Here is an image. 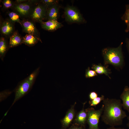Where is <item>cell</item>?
Returning <instances> with one entry per match:
<instances>
[{"label":"cell","mask_w":129,"mask_h":129,"mask_svg":"<svg viewBox=\"0 0 129 129\" xmlns=\"http://www.w3.org/2000/svg\"><path fill=\"white\" fill-rule=\"evenodd\" d=\"M102 102L104 108L101 117L102 121L110 127L122 125L123 120L127 115L122 109L121 100L119 99L106 98Z\"/></svg>","instance_id":"cell-1"},{"label":"cell","mask_w":129,"mask_h":129,"mask_svg":"<svg viewBox=\"0 0 129 129\" xmlns=\"http://www.w3.org/2000/svg\"><path fill=\"white\" fill-rule=\"evenodd\" d=\"M123 44L122 42L117 47H107L102 49L104 65H111L119 70L123 68L125 64L122 49Z\"/></svg>","instance_id":"cell-2"},{"label":"cell","mask_w":129,"mask_h":129,"mask_svg":"<svg viewBox=\"0 0 129 129\" xmlns=\"http://www.w3.org/2000/svg\"><path fill=\"white\" fill-rule=\"evenodd\" d=\"M39 70V68H37L28 76L18 84L14 90L15 98L11 107L30 91L35 82Z\"/></svg>","instance_id":"cell-3"},{"label":"cell","mask_w":129,"mask_h":129,"mask_svg":"<svg viewBox=\"0 0 129 129\" xmlns=\"http://www.w3.org/2000/svg\"><path fill=\"white\" fill-rule=\"evenodd\" d=\"M39 0H28L23 3L15 4L11 9L16 12L22 20L30 19V16Z\"/></svg>","instance_id":"cell-4"},{"label":"cell","mask_w":129,"mask_h":129,"mask_svg":"<svg viewBox=\"0 0 129 129\" xmlns=\"http://www.w3.org/2000/svg\"><path fill=\"white\" fill-rule=\"evenodd\" d=\"M104 108V105L103 104L101 108L97 110H95L93 108L85 110L87 114V123L89 125L88 129H100L98 124Z\"/></svg>","instance_id":"cell-5"},{"label":"cell","mask_w":129,"mask_h":129,"mask_svg":"<svg viewBox=\"0 0 129 129\" xmlns=\"http://www.w3.org/2000/svg\"><path fill=\"white\" fill-rule=\"evenodd\" d=\"M64 15L66 21L71 23H84L86 21L79 11L73 6L67 5L64 9Z\"/></svg>","instance_id":"cell-6"},{"label":"cell","mask_w":129,"mask_h":129,"mask_svg":"<svg viewBox=\"0 0 129 129\" xmlns=\"http://www.w3.org/2000/svg\"><path fill=\"white\" fill-rule=\"evenodd\" d=\"M48 8L44 3L39 1L34 8L30 19L35 22L40 23L45 20H47Z\"/></svg>","instance_id":"cell-7"},{"label":"cell","mask_w":129,"mask_h":129,"mask_svg":"<svg viewBox=\"0 0 129 129\" xmlns=\"http://www.w3.org/2000/svg\"><path fill=\"white\" fill-rule=\"evenodd\" d=\"M0 30L1 36L9 38L10 36L15 31V24L8 18L2 19L0 18Z\"/></svg>","instance_id":"cell-8"},{"label":"cell","mask_w":129,"mask_h":129,"mask_svg":"<svg viewBox=\"0 0 129 129\" xmlns=\"http://www.w3.org/2000/svg\"><path fill=\"white\" fill-rule=\"evenodd\" d=\"M35 22L30 19L22 20L21 26L23 32L34 35L41 39L40 33L37 28Z\"/></svg>","instance_id":"cell-9"},{"label":"cell","mask_w":129,"mask_h":129,"mask_svg":"<svg viewBox=\"0 0 129 129\" xmlns=\"http://www.w3.org/2000/svg\"><path fill=\"white\" fill-rule=\"evenodd\" d=\"M39 23L43 29L49 31H54L63 26L57 20H49L46 22L42 21Z\"/></svg>","instance_id":"cell-10"},{"label":"cell","mask_w":129,"mask_h":129,"mask_svg":"<svg viewBox=\"0 0 129 129\" xmlns=\"http://www.w3.org/2000/svg\"><path fill=\"white\" fill-rule=\"evenodd\" d=\"M23 37L17 30H16L9 38V48L16 47L22 43Z\"/></svg>","instance_id":"cell-11"},{"label":"cell","mask_w":129,"mask_h":129,"mask_svg":"<svg viewBox=\"0 0 129 129\" xmlns=\"http://www.w3.org/2000/svg\"><path fill=\"white\" fill-rule=\"evenodd\" d=\"M91 68L94 70L97 74H104L110 79H111L110 75L111 72V70L108 68V65L104 64L103 65L101 64H93L92 65Z\"/></svg>","instance_id":"cell-12"},{"label":"cell","mask_w":129,"mask_h":129,"mask_svg":"<svg viewBox=\"0 0 129 129\" xmlns=\"http://www.w3.org/2000/svg\"><path fill=\"white\" fill-rule=\"evenodd\" d=\"M60 7L61 6L58 3L48 8L47 20V21L52 20H57Z\"/></svg>","instance_id":"cell-13"},{"label":"cell","mask_w":129,"mask_h":129,"mask_svg":"<svg viewBox=\"0 0 129 129\" xmlns=\"http://www.w3.org/2000/svg\"><path fill=\"white\" fill-rule=\"evenodd\" d=\"M123 108L129 113V87L125 86L120 96Z\"/></svg>","instance_id":"cell-14"},{"label":"cell","mask_w":129,"mask_h":129,"mask_svg":"<svg viewBox=\"0 0 129 129\" xmlns=\"http://www.w3.org/2000/svg\"><path fill=\"white\" fill-rule=\"evenodd\" d=\"M8 39L2 36L0 38V57L2 60L9 48Z\"/></svg>","instance_id":"cell-15"},{"label":"cell","mask_w":129,"mask_h":129,"mask_svg":"<svg viewBox=\"0 0 129 129\" xmlns=\"http://www.w3.org/2000/svg\"><path fill=\"white\" fill-rule=\"evenodd\" d=\"M38 41L42 42L41 39L33 35L27 34L23 37L22 43L29 47L34 45Z\"/></svg>","instance_id":"cell-16"},{"label":"cell","mask_w":129,"mask_h":129,"mask_svg":"<svg viewBox=\"0 0 129 129\" xmlns=\"http://www.w3.org/2000/svg\"><path fill=\"white\" fill-rule=\"evenodd\" d=\"M75 115L74 107H72L67 113L62 121L63 127L64 128L67 127L73 119Z\"/></svg>","instance_id":"cell-17"},{"label":"cell","mask_w":129,"mask_h":129,"mask_svg":"<svg viewBox=\"0 0 129 129\" xmlns=\"http://www.w3.org/2000/svg\"><path fill=\"white\" fill-rule=\"evenodd\" d=\"M80 111L77 115L75 122L78 125L84 127L87 122V114L84 108Z\"/></svg>","instance_id":"cell-18"},{"label":"cell","mask_w":129,"mask_h":129,"mask_svg":"<svg viewBox=\"0 0 129 129\" xmlns=\"http://www.w3.org/2000/svg\"><path fill=\"white\" fill-rule=\"evenodd\" d=\"M6 13L8 17L7 18L10 20L14 23L17 22L21 25L22 20L20 19V17L16 12L13 11H10L8 10Z\"/></svg>","instance_id":"cell-19"},{"label":"cell","mask_w":129,"mask_h":129,"mask_svg":"<svg viewBox=\"0 0 129 129\" xmlns=\"http://www.w3.org/2000/svg\"><path fill=\"white\" fill-rule=\"evenodd\" d=\"M121 19L124 21L126 26L125 32H129V4L125 5V10L124 13L121 17Z\"/></svg>","instance_id":"cell-20"},{"label":"cell","mask_w":129,"mask_h":129,"mask_svg":"<svg viewBox=\"0 0 129 129\" xmlns=\"http://www.w3.org/2000/svg\"><path fill=\"white\" fill-rule=\"evenodd\" d=\"M1 1L3 4V11H7L9 9H11L15 4L14 1L11 0H3Z\"/></svg>","instance_id":"cell-21"},{"label":"cell","mask_w":129,"mask_h":129,"mask_svg":"<svg viewBox=\"0 0 129 129\" xmlns=\"http://www.w3.org/2000/svg\"><path fill=\"white\" fill-rule=\"evenodd\" d=\"M105 98L104 96L102 95L101 96L98 97L92 100H90L89 103L90 106H96L99 104L101 101H102Z\"/></svg>","instance_id":"cell-22"},{"label":"cell","mask_w":129,"mask_h":129,"mask_svg":"<svg viewBox=\"0 0 129 129\" xmlns=\"http://www.w3.org/2000/svg\"><path fill=\"white\" fill-rule=\"evenodd\" d=\"M98 75L93 70H91L88 67L86 70L85 76L86 78H90L97 76Z\"/></svg>","instance_id":"cell-23"},{"label":"cell","mask_w":129,"mask_h":129,"mask_svg":"<svg viewBox=\"0 0 129 129\" xmlns=\"http://www.w3.org/2000/svg\"><path fill=\"white\" fill-rule=\"evenodd\" d=\"M41 2L45 4L48 8L54 4L59 3L57 0H40Z\"/></svg>","instance_id":"cell-24"},{"label":"cell","mask_w":129,"mask_h":129,"mask_svg":"<svg viewBox=\"0 0 129 129\" xmlns=\"http://www.w3.org/2000/svg\"><path fill=\"white\" fill-rule=\"evenodd\" d=\"M97 93L94 91L91 92L89 95V97L90 100H92L98 97Z\"/></svg>","instance_id":"cell-25"},{"label":"cell","mask_w":129,"mask_h":129,"mask_svg":"<svg viewBox=\"0 0 129 129\" xmlns=\"http://www.w3.org/2000/svg\"><path fill=\"white\" fill-rule=\"evenodd\" d=\"M125 42L126 47L129 54V38H126L125 39Z\"/></svg>","instance_id":"cell-26"},{"label":"cell","mask_w":129,"mask_h":129,"mask_svg":"<svg viewBox=\"0 0 129 129\" xmlns=\"http://www.w3.org/2000/svg\"><path fill=\"white\" fill-rule=\"evenodd\" d=\"M28 0H16L14 1L15 4H18L26 2Z\"/></svg>","instance_id":"cell-27"},{"label":"cell","mask_w":129,"mask_h":129,"mask_svg":"<svg viewBox=\"0 0 129 129\" xmlns=\"http://www.w3.org/2000/svg\"><path fill=\"white\" fill-rule=\"evenodd\" d=\"M69 129H85L84 127L81 126L80 127H72Z\"/></svg>","instance_id":"cell-28"},{"label":"cell","mask_w":129,"mask_h":129,"mask_svg":"<svg viewBox=\"0 0 129 129\" xmlns=\"http://www.w3.org/2000/svg\"><path fill=\"white\" fill-rule=\"evenodd\" d=\"M106 129H126L124 128H116L115 127H110Z\"/></svg>","instance_id":"cell-29"},{"label":"cell","mask_w":129,"mask_h":129,"mask_svg":"<svg viewBox=\"0 0 129 129\" xmlns=\"http://www.w3.org/2000/svg\"><path fill=\"white\" fill-rule=\"evenodd\" d=\"M127 118L128 120V122L127 124V127L129 128V116H128Z\"/></svg>","instance_id":"cell-30"}]
</instances>
